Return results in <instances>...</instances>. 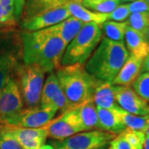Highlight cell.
Instances as JSON below:
<instances>
[{
  "label": "cell",
  "instance_id": "74e56055",
  "mask_svg": "<svg viewBox=\"0 0 149 149\" xmlns=\"http://www.w3.org/2000/svg\"><path fill=\"white\" fill-rule=\"evenodd\" d=\"M9 56H13V55L7 51H3L0 49V63Z\"/></svg>",
  "mask_w": 149,
  "mask_h": 149
},
{
  "label": "cell",
  "instance_id": "f35d334b",
  "mask_svg": "<svg viewBox=\"0 0 149 149\" xmlns=\"http://www.w3.org/2000/svg\"><path fill=\"white\" fill-rule=\"evenodd\" d=\"M143 149H149V136H146V138H145Z\"/></svg>",
  "mask_w": 149,
  "mask_h": 149
},
{
  "label": "cell",
  "instance_id": "4dcf8cb0",
  "mask_svg": "<svg viewBox=\"0 0 149 149\" xmlns=\"http://www.w3.org/2000/svg\"><path fill=\"white\" fill-rule=\"evenodd\" d=\"M0 6L4 11L5 17L8 22L9 26L16 24L15 17V3L14 0H0Z\"/></svg>",
  "mask_w": 149,
  "mask_h": 149
},
{
  "label": "cell",
  "instance_id": "4316f807",
  "mask_svg": "<svg viewBox=\"0 0 149 149\" xmlns=\"http://www.w3.org/2000/svg\"><path fill=\"white\" fill-rule=\"evenodd\" d=\"M121 134L134 149H143L146 135L143 131H136L125 128Z\"/></svg>",
  "mask_w": 149,
  "mask_h": 149
},
{
  "label": "cell",
  "instance_id": "7c38bea8",
  "mask_svg": "<svg viewBox=\"0 0 149 149\" xmlns=\"http://www.w3.org/2000/svg\"><path fill=\"white\" fill-rule=\"evenodd\" d=\"M70 17L71 15L66 6H62L21 21V26L27 32H36L56 25Z\"/></svg>",
  "mask_w": 149,
  "mask_h": 149
},
{
  "label": "cell",
  "instance_id": "60d3db41",
  "mask_svg": "<svg viewBox=\"0 0 149 149\" xmlns=\"http://www.w3.org/2000/svg\"><path fill=\"white\" fill-rule=\"evenodd\" d=\"M39 149H55V148L52 145H50V144H44Z\"/></svg>",
  "mask_w": 149,
  "mask_h": 149
},
{
  "label": "cell",
  "instance_id": "836d02e7",
  "mask_svg": "<svg viewBox=\"0 0 149 149\" xmlns=\"http://www.w3.org/2000/svg\"><path fill=\"white\" fill-rule=\"evenodd\" d=\"M27 0H14L15 3V17L17 20L20 19Z\"/></svg>",
  "mask_w": 149,
  "mask_h": 149
},
{
  "label": "cell",
  "instance_id": "ac0fdd59",
  "mask_svg": "<svg viewBox=\"0 0 149 149\" xmlns=\"http://www.w3.org/2000/svg\"><path fill=\"white\" fill-rule=\"evenodd\" d=\"M65 6L69 10L71 17H74L84 23L95 22L99 25H102L108 21V14L90 10L82 4V2L72 1L68 3Z\"/></svg>",
  "mask_w": 149,
  "mask_h": 149
},
{
  "label": "cell",
  "instance_id": "b9f144b4",
  "mask_svg": "<svg viewBox=\"0 0 149 149\" xmlns=\"http://www.w3.org/2000/svg\"><path fill=\"white\" fill-rule=\"evenodd\" d=\"M135 0H119V2H120V3H132V2H134Z\"/></svg>",
  "mask_w": 149,
  "mask_h": 149
},
{
  "label": "cell",
  "instance_id": "d590c367",
  "mask_svg": "<svg viewBox=\"0 0 149 149\" xmlns=\"http://www.w3.org/2000/svg\"><path fill=\"white\" fill-rule=\"evenodd\" d=\"M101 1L102 0H82V4L85 6V8H90L91 7L95 5Z\"/></svg>",
  "mask_w": 149,
  "mask_h": 149
},
{
  "label": "cell",
  "instance_id": "277c9868",
  "mask_svg": "<svg viewBox=\"0 0 149 149\" xmlns=\"http://www.w3.org/2000/svg\"><path fill=\"white\" fill-rule=\"evenodd\" d=\"M102 39L101 25L95 22L85 23L76 37L68 44L61 66L86 63Z\"/></svg>",
  "mask_w": 149,
  "mask_h": 149
},
{
  "label": "cell",
  "instance_id": "7a4b0ae2",
  "mask_svg": "<svg viewBox=\"0 0 149 149\" xmlns=\"http://www.w3.org/2000/svg\"><path fill=\"white\" fill-rule=\"evenodd\" d=\"M129 57L124 43L104 37L85 65V70L96 79L112 83Z\"/></svg>",
  "mask_w": 149,
  "mask_h": 149
},
{
  "label": "cell",
  "instance_id": "9c48e42d",
  "mask_svg": "<svg viewBox=\"0 0 149 149\" xmlns=\"http://www.w3.org/2000/svg\"><path fill=\"white\" fill-rule=\"evenodd\" d=\"M40 105L52 106L61 113L75 108L65 95L56 72L48 74L47 80L44 82Z\"/></svg>",
  "mask_w": 149,
  "mask_h": 149
},
{
  "label": "cell",
  "instance_id": "ab89813d",
  "mask_svg": "<svg viewBox=\"0 0 149 149\" xmlns=\"http://www.w3.org/2000/svg\"><path fill=\"white\" fill-rule=\"evenodd\" d=\"M143 133H145L146 136H149V117L148 119V123H147V125H146V128L144 129Z\"/></svg>",
  "mask_w": 149,
  "mask_h": 149
},
{
  "label": "cell",
  "instance_id": "5b68a950",
  "mask_svg": "<svg viewBox=\"0 0 149 149\" xmlns=\"http://www.w3.org/2000/svg\"><path fill=\"white\" fill-rule=\"evenodd\" d=\"M16 73L22 98L27 108L40 105L46 72L36 65H17Z\"/></svg>",
  "mask_w": 149,
  "mask_h": 149
},
{
  "label": "cell",
  "instance_id": "8d00e7d4",
  "mask_svg": "<svg viewBox=\"0 0 149 149\" xmlns=\"http://www.w3.org/2000/svg\"><path fill=\"white\" fill-rule=\"evenodd\" d=\"M141 73H149V55L143 60Z\"/></svg>",
  "mask_w": 149,
  "mask_h": 149
},
{
  "label": "cell",
  "instance_id": "f6af8a7d",
  "mask_svg": "<svg viewBox=\"0 0 149 149\" xmlns=\"http://www.w3.org/2000/svg\"><path fill=\"white\" fill-rule=\"evenodd\" d=\"M107 149H111V148H107Z\"/></svg>",
  "mask_w": 149,
  "mask_h": 149
},
{
  "label": "cell",
  "instance_id": "83f0119b",
  "mask_svg": "<svg viewBox=\"0 0 149 149\" xmlns=\"http://www.w3.org/2000/svg\"><path fill=\"white\" fill-rule=\"evenodd\" d=\"M0 149H23L8 128H0Z\"/></svg>",
  "mask_w": 149,
  "mask_h": 149
},
{
  "label": "cell",
  "instance_id": "603a6c76",
  "mask_svg": "<svg viewBox=\"0 0 149 149\" xmlns=\"http://www.w3.org/2000/svg\"><path fill=\"white\" fill-rule=\"evenodd\" d=\"M113 109H114V111L116 112V113L118 115L120 120L124 124L126 128L143 132L144 129L146 128L149 116L134 115V114H132L128 112L123 110L118 105Z\"/></svg>",
  "mask_w": 149,
  "mask_h": 149
},
{
  "label": "cell",
  "instance_id": "9a60e30c",
  "mask_svg": "<svg viewBox=\"0 0 149 149\" xmlns=\"http://www.w3.org/2000/svg\"><path fill=\"white\" fill-rule=\"evenodd\" d=\"M72 1L82 2V0H27L20 19L27 20L44 12L65 6Z\"/></svg>",
  "mask_w": 149,
  "mask_h": 149
},
{
  "label": "cell",
  "instance_id": "e575fe53",
  "mask_svg": "<svg viewBox=\"0 0 149 149\" xmlns=\"http://www.w3.org/2000/svg\"><path fill=\"white\" fill-rule=\"evenodd\" d=\"M9 26L8 22L7 20L5 17L4 11L2 8V7L0 6V26Z\"/></svg>",
  "mask_w": 149,
  "mask_h": 149
},
{
  "label": "cell",
  "instance_id": "cb8c5ba5",
  "mask_svg": "<svg viewBox=\"0 0 149 149\" xmlns=\"http://www.w3.org/2000/svg\"><path fill=\"white\" fill-rule=\"evenodd\" d=\"M127 21L129 27L144 36L149 30V13H131Z\"/></svg>",
  "mask_w": 149,
  "mask_h": 149
},
{
  "label": "cell",
  "instance_id": "3957f363",
  "mask_svg": "<svg viewBox=\"0 0 149 149\" xmlns=\"http://www.w3.org/2000/svg\"><path fill=\"white\" fill-rule=\"evenodd\" d=\"M56 74L65 95L74 107L93 100L97 87L102 82L88 73L81 64L61 66L56 70Z\"/></svg>",
  "mask_w": 149,
  "mask_h": 149
},
{
  "label": "cell",
  "instance_id": "7bdbcfd3",
  "mask_svg": "<svg viewBox=\"0 0 149 149\" xmlns=\"http://www.w3.org/2000/svg\"><path fill=\"white\" fill-rule=\"evenodd\" d=\"M145 37H146V38H147V40L149 42V30L148 31V32H147V34L145 35Z\"/></svg>",
  "mask_w": 149,
  "mask_h": 149
},
{
  "label": "cell",
  "instance_id": "2e32d148",
  "mask_svg": "<svg viewBox=\"0 0 149 149\" xmlns=\"http://www.w3.org/2000/svg\"><path fill=\"white\" fill-rule=\"evenodd\" d=\"M125 42L130 56L145 59L149 55V42L141 32H137L128 26L125 33Z\"/></svg>",
  "mask_w": 149,
  "mask_h": 149
},
{
  "label": "cell",
  "instance_id": "e0dca14e",
  "mask_svg": "<svg viewBox=\"0 0 149 149\" xmlns=\"http://www.w3.org/2000/svg\"><path fill=\"white\" fill-rule=\"evenodd\" d=\"M84 24L85 23L83 22L76 19L74 17H70L69 18L63 22L52 27H47V29L53 36H56L63 39L68 46V44L79 33Z\"/></svg>",
  "mask_w": 149,
  "mask_h": 149
},
{
  "label": "cell",
  "instance_id": "30bf717a",
  "mask_svg": "<svg viewBox=\"0 0 149 149\" xmlns=\"http://www.w3.org/2000/svg\"><path fill=\"white\" fill-rule=\"evenodd\" d=\"M24 103L16 80L12 77L0 94V123H4L21 112Z\"/></svg>",
  "mask_w": 149,
  "mask_h": 149
},
{
  "label": "cell",
  "instance_id": "ffe728a7",
  "mask_svg": "<svg viewBox=\"0 0 149 149\" xmlns=\"http://www.w3.org/2000/svg\"><path fill=\"white\" fill-rule=\"evenodd\" d=\"M93 100L95 104L96 107L113 109L118 106L114 97V86L111 83L103 82L99 85L96 89Z\"/></svg>",
  "mask_w": 149,
  "mask_h": 149
},
{
  "label": "cell",
  "instance_id": "1f68e13d",
  "mask_svg": "<svg viewBox=\"0 0 149 149\" xmlns=\"http://www.w3.org/2000/svg\"><path fill=\"white\" fill-rule=\"evenodd\" d=\"M130 13H149V5L145 0H135L128 3Z\"/></svg>",
  "mask_w": 149,
  "mask_h": 149
},
{
  "label": "cell",
  "instance_id": "5bb4252c",
  "mask_svg": "<svg viewBox=\"0 0 149 149\" xmlns=\"http://www.w3.org/2000/svg\"><path fill=\"white\" fill-rule=\"evenodd\" d=\"M143 63V59L129 56L126 62L123 65L116 77L112 81V85L129 86L141 74V70Z\"/></svg>",
  "mask_w": 149,
  "mask_h": 149
},
{
  "label": "cell",
  "instance_id": "44dd1931",
  "mask_svg": "<svg viewBox=\"0 0 149 149\" xmlns=\"http://www.w3.org/2000/svg\"><path fill=\"white\" fill-rule=\"evenodd\" d=\"M80 121L85 131L98 129L99 118L97 107L93 100L85 102L83 104L77 106Z\"/></svg>",
  "mask_w": 149,
  "mask_h": 149
},
{
  "label": "cell",
  "instance_id": "8992f818",
  "mask_svg": "<svg viewBox=\"0 0 149 149\" xmlns=\"http://www.w3.org/2000/svg\"><path fill=\"white\" fill-rule=\"evenodd\" d=\"M115 134L99 129L76 133L62 141L53 142L55 149H106Z\"/></svg>",
  "mask_w": 149,
  "mask_h": 149
},
{
  "label": "cell",
  "instance_id": "f546056e",
  "mask_svg": "<svg viewBox=\"0 0 149 149\" xmlns=\"http://www.w3.org/2000/svg\"><path fill=\"white\" fill-rule=\"evenodd\" d=\"M120 4L119 0H102L99 3L91 7L90 10L100 13L109 14Z\"/></svg>",
  "mask_w": 149,
  "mask_h": 149
},
{
  "label": "cell",
  "instance_id": "484cf974",
  "mask_svg": "<svg viewBox=\"0 0 149 149\" xmlns=\"http://www.w3.org/2000/svg\"><path fill=\"white\" fill-rule=\"evenodd\" d=\"M133 89L149 104V73H141L133 82Z\"/></svg>",
  "mask_w": 149,
  "mask_h": 149
},
{
  "label": "cell",
  "instance_id": "ee69618b",
  "mask_svg": "<svg viewBox=\"0 0 149 149\" xmlns=\"http://www.w3.org/2000/svg\"><path fill=\"white\" fill-rule=\"evenodd\" d=\"M145 1H146V2L148 3V5H149V0H145Z\"/></svg>",
  "mask_w": 149,
  "mask_h": 149
},
{
  "label": "cell",
  "instance_id": "d4e9b609",
  "mask_svg": "<svg viewBox=\"0 0 149 149\" xmlns=\"http://www.w3.org/2000/svg\"><path fill=\"white\" fill-rule=\"evenodd\" d=\"M16 61L15 56H13L8 57L0 63V94L5 88L8 80L13 77L12 73L16 67Z\"/></svg>",
  "mask_w": 149,
  "mask_h": 149
},
{
  "label": "cell",
  "instance_id": "ba28073f",
  "mask_svg": "<svg viewBox=\"0 0 149 149\" xmlns=\"http://www.w3.org/2000/svg\"><path fill=\"white\" fill-rule=\"evenodd\" d=\"M48 138L62 141L76 133L85 132L77 107L61 113L47 125Z\"/></svg>",
  "mask_w": 149,
  "mask_h": 149
},
{
  "label": "cell",
  "instance_id": "7402d4cb",
  "mask_svg": "<svg viewBox=\"0 0 149 149\" xmlns=\"http://www.w3.org/2000/svg\"><path fill=\"white\" fill-rule=\"evenodd\" d=\"M128 27V21L118 22L114 21H106L101 25L102 31L105 37L113 42L124 43L125 33Z\"/></svg>",
  "mask_w": 149,
  "mask_h": 149
},
{
  "label": "cell",
  "instance_id": "8fae6325",
  "mask_svg": "<svg viewBox=\"0 0 149 149\" xmlns=\"http://www.w3.org/2000/svg\"><path fill=\"white\" fill-rule=\"evenodd\" d=\"M114 86L117 104L123 110L138 116H149V104L129 86Z\"/></svg>",
  "mask_w": 149,
  "mask_h": 149
},
{
  "label": "cell",
  "instance_id": "4fadbf2b",
  "mask_svg": "<svg viewBox=\"0 0 149 149\" xmlns=\"http://www.w3.org/2000/svg\"><path fill=\"white\" fill-rule=\"evenodd\" d=\"M13 137L17 140L23 149H39L45 144L48 138L47 125L39 128H17L13 126H5Z\"/></svg>",
  "mask_w": 149,
  "mask_h": 149
},
{
  "label": "cell",
  "instance_id": "f1b7e54d",
  "mask_svg": "<svg viewBox=\"0 0 149 149\" xmlns=\"http://www.w3.org/2000/svg\"><path fill=\"white\" fill-rule=\"evenodd\" d=\"M130 11L128 3H123L119 4L117 8L108 14V21H114L122 22L127 21L130 16Z\"/></svg>",
  "mask_w": 149,
  "mask_h": 149
},
{
  "label": "cell",
  "instance_id": "52a82bcc",
  "mask_svg": "<svg viewBox=\"0 0 149 149\" xmlns=\"http://www.w3.org/2000/svg\"><path fill=\"white\" fill-rule=\"evenodd\" d=\"M56 113L57 109L50 105L26 108L8 119L3 125L25 128H42L53 119Z\"/></svg>",
  "mask_w": 149,
  "mask_h": 149
},
{
  "label": "cell",
  "instance_id": "6da1fadb",
  "mask_svg": "<svg viewBox=\"0 0 149 149\" xmlns=\"http://www.w3.org/2000/svg\"><path fill=\"white\" fill-rule=\"evenodd\" d=\"M22 56L23 64L36 65L47 73L61 67L67 44L61 37L53 36L47 28L22 33Z\"/></svg>",
  "mask_w": 149,
  "mask_h": 149
},
{
  "label": "cell",
  "instance_id": "d6a6232c",
  "mask_svg": "<svg viewBox=\"0 0 149 149\" xmlns=\"http://www.w3.org/2000/svg\"><path fill=\"white\" fill-rule=\"evenodd\" d=\"M109 148L111 149H134L121 133L112 140Z\"/></svg>",
  "mask_w": 149,
  "mask_h": 149
},
{
  "label": "cell",
  "instance_id": "d6986e66",
  "mask_svg": "<svg viewBox=\"0 0 149 149\" xmlns=\"http://www.w3.org/2000/svg\"><path fill=\"white\" fill-rule=\"evenodd\" d=\"M99 130L113 134H119L126 128L114 109H105L97 107Z\"/></svg>",
  "mask_w": 149,
  "mask_h": 149
}]
</instances>
